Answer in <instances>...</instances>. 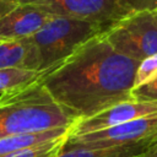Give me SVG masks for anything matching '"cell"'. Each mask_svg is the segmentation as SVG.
<instances>
[{"label":"cell","mask_w":157,"mask_h":157,"mask_svg":"<svg viewBox=\"0 0 157 157\" xmlns=\"http://www.w3.org/2000/svg\"><path fill=\"white\" fill-rule=\"evenodd\" d=\"M140 61L118 53L97 36L61 64L42 72L38 81L75 121L115 104L134 101L131 91Z\"/></svg>","instance_id":"cell-1"},{"label":"cell","mask_w":157,"mask_h":157,"mask_svg":"<svg viewBox=\"0 0 157 157\" xmlns=\"http://www.w3.org/2000/svg\"><path fill=\"white\" fill-rule=\"evenodd\" d=\"M74 123L38 80L0 94V139L71 128Z\"/></svg>","instance_id":"cell-2"},{"label":"cell","mask_w":157,"mask_h":157,"mask_svg":"<svg viewBox=\"0 0 157 157\" xmlns=\"http://www.w3.org/2000/svg\"><path fill=\"white\" fill-rule=\"evenodd\" d=\"M105 29L104 26L90 21L52 17L33 36L40 55V72L61 64L85 43L103 34Z\"/></svg>","instance_id":"cell-3"},{"label":"cell","mask_w":157,"mask_h":157,"mask_svg":"<svg viewBox=\"0 0 157 157\" xmlns=\"http://www.w3.org/2000/svg\"><path fill=\"white\" fill-rule=\"evenodd\" d=\"M108 43L120 54L142 61L157 54V10L132 12L108 27Z\"/></svg>","instance_id":"cell-4"},{"label":"cell","mask_w":157,"mask_h":157,"mask_svg":"<svg viewBox=\"0 0 157 157\" xmlns=\"http://www.w3.org/2000/svg\"><path fill=\"white\" fill-rule=\"evenodd\" d=\"M157 140V113L108 129L67 136L61 151L76 148H103Z\"/></svg>","instance_id":"cell-5"},{"label":"cell","mask_w":157,"mask_h":157,"mask_svg":"<svg viewBox=\"0 0 157 157\" xmlns=\"http://www.w3.org/2000/svg\"><path fill=\"white\" fill-rule=\"evenodd\" d=\"M20 4L38 6L54 16L77 18L110 27L128 16L118 0H18Z\"/></svg>","instance_id":"cell-6"},{"label":"cell","mask_w":157,"mask_h":157,"mask_svg":"<svg viewBox=\"0 0 157 157\" xmlns=\"http://www.w3.org/2000/svg\"><path fill=\"white\" fill-rule=\"evenodd\" d=\"M155 113H157V102H123L91 118L75 121L70 129L69 136L82 135L87 132L108 129Z\"/></svg>","instance_id":"cell-7"},{"label":"cell","mask_w":157,"mask_h":157,"mask_svg":"<svg viewBox=\"0 0 157 157\" xmlns=\"http://www.w3.org/2000/svg\"><path fill=\"white\" fill-rule=\"evenodd\" d=\"M52 17L54 15L38 6L20 4L0 20V40L33 37Z\"/></svg>","instance_id":"cell-8"},{"label":"cell","mask_w":157,"mask_h":157,"mask_svg":"<svg viewBox=\"0 0 157 157\" xmlns=\"http://www.w3.org/2000/svg\"><path fill=\"white\" fill-rule=\"evenodd\" d=\"M0 69H22L40 72V55L33 37L0 40Z\"/></svg>","instance_id":"cell-9"},{"label":"cell","mask_w":157,"mask_h":157,"mask_svg":"<svg viewBox=\"0 0 157 157\" xmlns=\"http://www.w3.org/2000/svg\"><path fill=\"white\" fill-rule=\"evenodd\" d=\"M155 141H142L130 145H120L103 148H76L61 151L56 157H142Z\"/></svg>","instance_id":"cell-10"},{"label":"cell","mask_w":157,"mask_h":157,"mask_svg":"<svg viewBox=\"0 0 157 157\" xmlns=\"http://www.w3.org/2000/svg\"><path fill=\"white\" fill-rule=\"evenodd\" d=\"M71 128H59V129H52L47 130L43 132H37V134H27V135H20V136H11L6 139H0V157L5 156L10 152L54 141L65 136H69Z\"/></svg>","instance_id":"cell-11"},{"label":"cell","mask_w":157,"mask_h":157,"mask_svg":"<svg viewBox=\"0 0 157 157\" xmlns=\"http://www.w3.org/2000/svg\"><path fill=\"white\" fill-rule=\"evenodd\" d=\"M42 72L22 69H0V94L29 85L40 77Z\"/></svg>","instance_id":"cell-12"},{"label":"cell","mask_w":157,"mask_h":157,"mask_svg":"<svg viewBox=\"0 0 157 157\" xmlns=\"http://www.w3.org/2000/svg\"><path fill=\"white\" fill-rule=\"evenodd\" d=\"M66 137L67 136L54 140V141L25 147V148L10 152L1 157H56L61 152Z\"/></svg>","instance_id":"cell-13"},{"label":"cell","mask_w":157,"mask_h":157,"mask_svg":"<svg viewBox=\"0 0 157 157\" xmlns=\"http://www.w3.org/2000/svg\"><path fill=\"white\" fill-rule=\"evenodd\" d=\"M131 96L136 102H157V75L147 82L134 87Z\"/></svg>","instance_id":"cell-14"},{"label":"cell","mask_w":157,"mask_h":157,"mask_svg":"<svg viewBox=\"0 0 157 157\" xmlns=\"http://www.w3.org/2000/svg\"><path fill=\"white\" fill-rule=\"evenodd\" d=\"M156 75H157V54L148 56V58L144 59L142 61H140L137 71H136V76H135V86L134 87L147 82Z\"/></svg>","instance_id":"cell-15"},{"label":"cell","mask_w":157,"mask_h":157,"mask_svg":"<svg viewBox=\"0 0 157 157\" xmlns=\"http://www.w3.org/2000/svg\"><path fill=\"white\" fill-rule=\"evenodd\" d=\"M118 2L126 15L157 10V0H118Z\"/></svg>","instance_id":"cell-16"},{"label":"cell","mask_w":157,"mask_h":157,"mask_svg":"<svg viewBox=\"0 0 157 157\" xmlns=\"http://www.w3.org/2000/svg\"><path fill=\"white\" fill-rule=\"evenodd\" d=\"M20 5L18 0H0V20Z\"/></svg>","instance_id":"cell-17"},{"label":"cell","mask_w":157,"mask_h":157,"mask_svg":"<svg viewBox=\"0 0 157 157\" xmlns=\"http://www.w3.org/2000/svg\"><path fill=\"white\" fill-rule=\"evenodd\" d=\"M142 157H157V141L150 146V148L144 153Z\"/></svg>","instance_id":"cell-18"}]
</instances>
